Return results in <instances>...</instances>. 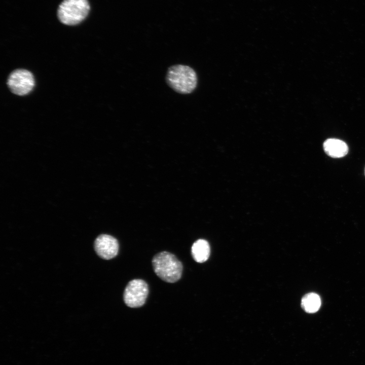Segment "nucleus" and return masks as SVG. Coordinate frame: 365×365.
<instances>
[{
	"label": "nucleus",
	"mask_w": 365,
	"mask_h": 365,
	"mask_svg": "<svg viewBox=\"0 0 365 365\" xmlns=\"http://www.w3.org/2000/svg\"><path fill=\"white\" fill-rule=\"evenodd\" d=\"M166 81L175 92L187 94L192 93L196 89L198 79L197 74L192 68L186 65L176 64L168 68Z\"/></svg>",
	"instance_id": "f257e3e1"
},
{
	"label": "nucleus",
	"mask_w": 365,
	"mask_h": 365,
	"mask_svg": "<svg viewBox=\"0 0 365 365\" xmlns=\"http://www.w3.org/2000/svg\"><path fill=\"white\" fill-rule=\"evenodd\" d=\"M152 265L156 274L165 282L174 283L181 277L182 263L170 252L165 251L156 254L152 259Z\"/></svg>",
	"instance_id": "f03ea898"
},
{
	"label": "nucleus",
	"mask_w": 365,
	"mask_h": 365,
	"mask_svg": "<svg viewBox=\"0 0 365 365\" xmlns=\"http://www.w3.org/2000/svg\"><path fill=\"white\" fill-rule=\"evenodd\" d=\"M89 11L88 0H63L58 7L57 16L63 24L75 25L82 22Z\"/></svg>",
	"instance_id": "7ed1b4c3"
},
{
	"label": "nucleus",
	"mask_w": 365,
	"mask_h": 365,
	"mask_svg": "<svg viewBox=\"0 0 365 365\" xmlns=\"http://www.w3.org/2000/svg\"><path fill=\"white\" fill-rule=\"evenodd\" d=\"M149 294V286L147 282L140 279H133L126 286L123 294L125 304L131 308H138L143 306Z\"/></svg>",
	"instance_id": "20e7f679"
},
{
	"label": "nucleus",
	"mask_w": 365,
	"mask_h": 365,
	"mask_svg": "<svg viewBox=\"0 0 365 365\" xmlns=\"http://www.w3.org/2000/svg\"><path fill=\"white\" fill-rule=\"evenodd\" d=\"M7 85L11 91L18 95L29 93L34 86V79L32 74L23 69L13 71L9 76Z\"/></svg>",
	"instance_id": "39448f33"
},
{
	"label": "nucleus",
	"mask_w": 365,
	"mask_h": 365,
	"mask_svg": "<svg viewBox=\"0 0 365 365\" xmlns=\"http://www.w3.org/2000/svg\"><path fill=\"white\" fill-rule=\"evenodd\" d=\"M94 249L97 255L104 260L115 258L118 253L119 243L116 238L107 234L98 236L94 241Z\"/></svg>",
	"instance_id": "423d86ee"
},
{
	"label": "nucleus",
	"mask_w": 365,
	"mask_h": 365,
	"mask_svg": "<svg viewBox=\"0 0 365 365\" xmlns=\"http://www.w3.org/2000/svg\"><path fill=\"white\" fill-rule=\"evenodd\" d=\"M323 147L325 153L332 158L343 157L348 152L347 144L339 139H327L323 142Z\"/></svg>",
	"instance_id": "0eeeda50"
},
{
	"label": "nucleus",
	"mask_w": 365,
	"mask_h": 365,
	"mask_svg": "<svg viewBox=\"0 0 365 365\" xmlns=\"http://www.w3.org/2000/svg\"><path fill=\"white\" fill-rule=\"evenodd\" d=\"M210 253V248L208 242L204 239H198L196 241L191 247V254L194 260L198 263L206 261Z\"/></svg>",
	"instance_id": "6e6552de"
},
{
	"label": "nucleus",
	"mask_w": 365,
	"mask_h": 365,
	"mask_svg": "<svg viewBox=\"0 0 365 365\" xmlns=\"http://www.w3.org/2000/svg\"><path fill=\"white\" fill-rule=\"evenodd\" d=\"M320 305V298L315 293H308L302 299L301 306L308 313L316 312L319 310Z\"/></svg>",
	"instance_id": "1a4fd4ad"
}]
</instances>
